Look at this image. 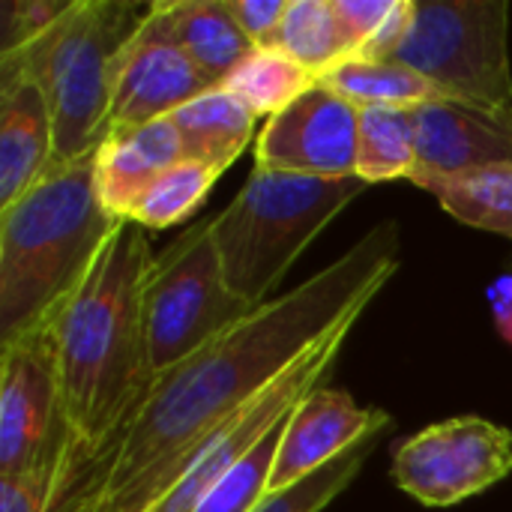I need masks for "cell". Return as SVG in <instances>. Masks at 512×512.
<instances>
[{
  "label": "cell",
  "instance_id": "1",
  "mask_svg": "<svg viewBox=\"0 0 512 512\" xmlns=\"http://www.w3.org/2000/svg\"><path fill=\"white\" fill-rule=\"evenodd\" d=\"M399 270V225L381 222L303 285L273 297L207 348L159 375L126 426L84 512L168 471L342 330Z\"/></svg>",
  "mask_w": 512,
  "mask_h": 512
},
{
  "label": "cell",
  "instance_id": "2",
  "mask_svg": "<svg viewBox=\"0 0 512 512\" xmlns=\"http://www.w3.org/2000/svg\"><path fill=\"white\" fill-rule=\"evenodd\" d=\"M144 231L135 222H120L84 282L54 315L66 414L84 453L99 465V477L156 381L141 312L144 276L153 261Z\"/></svg>",
  "mask_w": 512,
  "mask_h": 512
},
{
  "label": "cell",
  "instance_id": "3",
  "mask_svg": "<svg viewBox=\"0 0 512 512\" xmlns=\"http://www.w3.org/2000/svg\"><path fill=\"white\" fill-rule=\"evenodd\" d=\"M117 228L96 192L93 156L51 168L0 207V345L54 318Z\"/></svg>",
  "mask_w": 512,
  "mask_h": 512
},
{
  "label": "cell",
  "instance_id": "4",
  "mask_svg": "<svg viewBox=\"0 0 512 512\" xmlns=\"http://www.w3.org/2000/svg\"><path fill=\"white\" fill-rule=\"evenodd\" d=\"M360 177H303L252 168L225 210L210 216L213 243L231 291L264 306L315 237L366 192Z\"/></svg>",
  "mask_w": 512,
  "mask_h": 512
},
{
  "label": "cell",
  "instance_id": "5",
  "mask_svg": "<svg viewBox=\"0 0 512 512\" xmlns=\"http://www.w3.org/2000/svg\"><path fill=\"white\" fill-rule=\"evenodd\" d=\"M147 9L132 0H75L72 12L36 45L0 57V75L39 81L54 117V165L90 159L111 132L114 66Z\"/></svg>",
  "mask_w": 512,
  "mask_h": 512
},
{
  "label": "cell",
  "instance_id": "6",
  "mask_svg": "<svg viewBox=\"0 0 512 512\" xmlns=\"http://www.w3.org/2000/svg\"><path fill=\"white\" fill-rule=\"evenodd\" d=\"M0 477H57L87 498L99 477L66 414L54 318L0 345Z\"/></svg>",
  "mask_w": 512,
  "mask_h": 512
},
{
  "label": "cell",
  "instance_id": "7",
  "mask_svg": "<svg viewBox=\"0 0 512 512\" xmlns=\"http://www.w3.org/2000/svg\"><path fill=\"white\" fill-rule=\"evenodd\" d=\"M507 36V0H414V21L390 60L411 66L453 102L512 120Z\"/></svg>",
  "mask_w": 512,
  "mask_h": 512
},
{
  "label": "cell",
  "instance_id": "8",
  "mask_svg": "<svg viewBox=\"0 0 512 512\" xmlns=\"http://www.w3.org/2000/svg\"><path fill=\"white\" fill-rule=\"evenodd\" d=\"M141 312L153 378L180 366L255 312L225 279L210 219L192 222L165 252L153 255Z\"/></svg>",
  "mask_w": 512,
  "mask_h": 512
},
{
  "label": "cell",
  "instance_id": "9",
  "mask_svg": "<svg viewBox=\"0 0 512 512\" xmlns=\"http://www.w3.org/2000/svg\"><path fill=\"white\" fill-rule=\"evenodd\" d=\"M396 486L432 510L456 507L512 474V432L483 417H453L393 450Z\"/></svg>",
  "mask_w": 512,
  "mask_h": 512
},
{
  "label": "cell",
  "instance_id": "10",
  "mask_svg": "<svg viewBox=\"0 0 512 512\" xmlns=\"http://www.w3.org/2000/svg\"><path fill=\"white\" fill-rule=\"evenodd\" d=\"M360 108L315 84L288 108L264 120L255 165L303 177H357Z\"/></svg>",
  "mask_w": 512,
  "mask_h": 512
},
{
  "label": "cell",
  "instance_id": "11",
  "mask_svg": "<svg viewBox=\"0 0 512 512\" xmlns=\"http://www.w3.org/2000/svg\"><path fill=\"white\" fill-rule=\"evenodd\" d=\"M216 87L174 42L162 18L147 6L141 24L126 39L111 90V129L144 126L171 117L201 93Z\"/></svg>",
  "mask_w": 512,
  "mask_h": 512
},
{
  "label": "cell",
  "instance_id": "12",
  "mask_svg": "<svg viewBox=\"0 0 512 512\" xmlns=\"http://www.w3.org/2000/svg\"><path fill=\"white\" fill-rule=\"evenodd\" d=\"M390 426L393 420L384 411L360 408L345 390H312L285 420L267 495L303 483Z\"/></svg>",
  "mask_w": 512,
  "mask_h": 512
},
{
  "label": "cell",
  "instance_id": "13",
  "mask_svg": "<svg viewBox=\"0 0 512 512\" xmlns=\"http://www.w3.org/2000/svg\"><path fill=\"white\" fill-rule=\"evenodd\" d=\"M417 171L411 183L459 177L489 165H512V120L462 105L429 102L414 108Z\"/></svg>",
  "mask_w": 512,
  "mask_h": 512
},
{
  "label": "cell",
  "instance_id": "14",
  "mask_svg": "<svg viewBox=\"0 0 512 512\" xmlns=\"http://www.w3.org/2000/svg\"><path fill=\"white\" fill-rule=\"evenodd\" d=\"M51 165L54 117L45 90L30 75H0V207L30 192Z\"/></svg>",
  "mask_w": 512,
  "mask_h": 512
},
{
  "label": "cell",
  "instance_id": "15",
  "mask_svg": "<svg viewBox=\"0 0 512 512\" xmlns=\"http://www.w3.org/2000/svg\"><path fill=\"white\" fill-rule=\"evenodd\" d=\"M180 159L183 144L171 117L144 126L111 129L93 153L96 192L105 210L114 219L129 222L141 195Z\"/></svg>",
  "mask_w": 512,
  "mask_h": 512
},
{
  "label": "cell",
  "instance_id": "16",
  "mask_svg": "<svg viewBox=\"0 0 512 512\" xmlns=\"http://www.w3.org/2000/svg\"><path fill=\"white\" fill-rule=\"evenodd\" d=\"M186 57L213 81L225 75L255 48L240 30L228 0H159L150 3Z\"/></svg>",
  "mask_w": 512,
  "mask_h": 512
},
{
  "label": "cell",
  "instance_id": "17",
  "mask_svg": "<svg viewBox=\"0 0 512 512\" xmlns=\"http://www.w3.org/2000/svg\"><path fill=\"white\" fill-rule=\"evenodd\" d=\"M171 120L177 126L183 156L225 174L249 147L258 117L225 87L216 84L189 105L177 108Z\"/></svg>",
  "mask_w": 512,
  "mask_h": 512
},
{
  "label": "cell",
  "instance_id": "18",
  "mask_svg": "<svg viewBox=\"0 0 512 512\" xmlns=\"http://www.w3.org/2000/svg\"><path fill=\"white\" fill-rule=\"evenodd\" d=\"M318 84L345 96L357 108H420L429 102H453L420 72L396 60L348 57L321 75Z\"/></svg>",
  "mask_w": 512,
  "mask_h": 512
},
{
  "label": "cell",
  "instance_id": "19",
  "mask_svg": "<svg viewBox=\"0 0 512 512\" xmlns=\"http://www.w3.org/2000/svg\"><path fill=\"white\" fill-rule=\"evenodd\" d=\"M420 189L432 192L456 222L512 240V165L423 180Z\"/></svg>",
  "mask_w": 512,
  "mask_h": 512
},
{
  "label": "cell",
  "instance_id": "20",
  "mask_svg": "<svg viewBox=\"0 0 512 512\" xmlns=\"http://www.w3.org/2000/svg\"><path fill=\"white\" fill-rule=\"evenodd\" d=\"M318 84L312 72H306L297 60L282 54L279 48H252L219 87H225L234 99H240L255 117H273L288 108L294 99L309 93Z\"/></svg>",
  "mask_w": 512,
  "mask_h": 512
},
{
  "label": "cell",
  "instance_id": "21",
  "mask_svg": "<svg viewBox=\"0 0 512 512\" xmlns=\"http://www.w3.org/2000/svg\"><path fill=\"white\" fill-rule=\"evenodd\" d=\"M417 171L414 108H360L357 177L363 183L402 180Z\"/></svg>",
  "mask_w": 512,
  "mask_h": 512
},
{
  "label": "cell",
  "instance_id": "22",
  "mask_svg": "<svg viewBox=\"0 0 512 512\" xmlns=\"http://www.w3.org/2000/svg\"><path fill=\"white\" fill-rule=\"evenodd\" d=\"M273 48L297 60L315 78L354 57L351 42L336 18L333 0H291Z\"/></svg>",
  "mask_w": 512,
  "mask_h": 512
},
{
  "label": "cell",
  "instance_id": "23",
  "mask_svg": "<svg viewBox=\"0 0 512 512\" xmlns=\"http://www.w3.org/2000/svg\"><path fill=\"white\" fill-rule=\"evenodd\" d=\"M222 174L204 162L195 159H180L177 165H171L135 204L129 222L141 225V228H168L177 222H186L189 216H195L201 210V204L207 201L210 189L216 186Z\"/></svg>",
  "mask_w": 512,
  "mask_h": 512
},
{
  "label": "cell",
  "instance_id": "24",
  "mask_svg": "<svg viewBox=\"0 0 512 512\" xmlns=\"http://www.w3.org/2000/svg\"><path fill=\"white\" fill-rule=\"evenodd\" d=\"M291 417V414H288ZM285 417V420H288ZM285 420L279 426H273L252 450L249 456H243L207 495L204 501L195 507V512H252L267 495L270 489V474H273V462H276V450H279V438L285 429Z\"/></svg>",
  "mask_w": 512,
  "mask_h": 512
},
{
  "label": "cell",
  "instance_id": "25",
  "mask_svg": "<svg viewBox=\"0 0 512 512\" xmlns=\"http://www.w3.org/2000/svg\"><path fill=\"white\" fill-rule=\"evenodd\" d=\"M384 432L357 444L354 450H348L345 456H339L333 465L321 468L318 474L306 477L303 483L285 489V492H270L264 495V501L252 512H321L330 507L360 474V468L366 465V459L375 453V447L381 444Z\"/></svg>",
  "mask_w": 512,
  "mask_h": 512
},
{
  "label": "cell",
  "instance_id": "26",
  "mask_svg": "<svg viewBox=\"0 0 512 512\" xmlns=\"http://www.w3.org/2000/svg\"><path fill=\"white\" fill-rule=\"evenodd\" d=\"M75 0H3L0 6V57H12L45 39Z\"/></svg>",
  "mask_w": 512,
  "mask_h": 512
},
{
  "label": "cell",
  "instance_id": "27",
  "mask_svg": "<svg viewBox=\"0 0 512 512\" xmlns=\"http://www.w3.org/2000/svg\"><path fill=\"white\" fill-rule=\"evenodd\" d=\"M396 0H333L336 18L351 42L354 57L375 39V33L390 18Z\"/></svg>",
  "mask_w": 512,
  "mask_h": 512
},
{
  "label": "cell",
  "instance_id": "28",
  "mask_svg": "<svg viewBox=\"0 0 512 512\" xmlns=\"http://www.w3.org/2000/svg\"><path fill=\"white\" fill-rule=\"evenodd\" d=\"M291 0H228L240 30L255 48H273Z\"/></svg>",
  "mask_w": 512,
  "mask_h": 512
},
{
  "label": "cell",
  "instance_id": "29",
  "mask_svg": "<svg viewBox=\"0 0 512 512\" xmlns=\"http://www.w3.org/2000/svg\"><path fill=\"white\" fill-rule=\"evenodd\" d=\"M489 306H492V318H495L498 336L507 345H512V273L498 276L489 285Z\"/></svg>",
  "mask_w": 512,
  "mask_h": 512
}]
</instances>
